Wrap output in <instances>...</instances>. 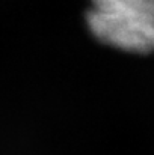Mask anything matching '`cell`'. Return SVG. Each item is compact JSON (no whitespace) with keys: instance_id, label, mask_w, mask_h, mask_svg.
I'll list each match as a JSON object with an SVG mask.
<instances>
[{"instance_id":"obj_1","label":"cell","mask_w":154,"mask_h":155,"mask_svg":"<svg viewBox=\"0 0 154 155\" xmlns=\"http://www.w3.org/2000/svg\"><path fill=\"white\" fill-rule=\"evenodd\" d=\"M86 21L91 33L109 47L154 51V0H91Z\"/></svg>"}]
</instances>
